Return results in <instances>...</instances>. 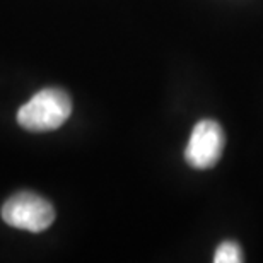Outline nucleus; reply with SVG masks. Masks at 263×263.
I'll use <instances>...</instances> for the list:
<instances>
[{"instance_id": "7ed1b4c3", "label": "nucleus", "mask_w": 263, "mask_h": 263, "mask_svg": "<svg viewBox=\"0 0 263 263\" xmlns=\"http://www.w3.org/2000/svg\"><path fill=\"white\" fill-rule=\"evenodd\" d=\"M224 130L214 120H202L192 130L185 149V159L195 170H209L217 164L224 151Z\"/></svg>"}, {"instance_id": "f257e3e1", "label": "nucleus", "mask_w": 263, "mask_h": 263, "mask_svg": "<svg viewBox=\"0 0 263 263\" xmlns=\"http://www.w3.org/2000/svg\"><path fill=\"white\" fill-rule=\"evenodd\" d=\"M72 113V99L62 89L36 92L17 113V122L29 132H51L62 127Z\"/></svg>"}, {"instance_id": "f03ea898", "label": "nucleus", "mask_w": 263, "mask_h": 263, "mask_svg": "<svg viewBox=\"0 0 263 263\" xmlns=\"http://www.w3.org/2000/svg\"><path fill=\"white\" fill-rule=\"evenodd\" d=\"M2 219L15 229L41 233L55 220V209L48 200L31 192L10 197L2 207Z\"/></svg>"}, {"instance_id": "20e7f679", "label": "nucleus", "mask_w": 263, "mask_h": 263, "mask_svg": "<svg viewBox=\"0 0 263 263\" xmlns=\"http://www.w3.org/2000/svg\"><path fill=\"white\" fill-rule=\"evenodd\" d=\"M215 263H239L243 261V253L241 248L233 241H226V243L219 245V248L215 250L214 255Z\"/></svg>"}]
</instances>
